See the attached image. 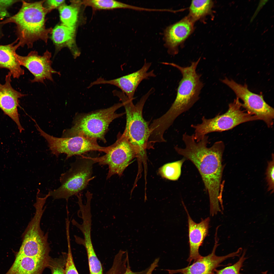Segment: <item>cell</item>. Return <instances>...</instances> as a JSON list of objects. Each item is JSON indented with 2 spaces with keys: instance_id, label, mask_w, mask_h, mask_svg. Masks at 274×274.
Segmentation results:
<instances>
[{
  "instance_id": "obj_1",
  "label": "cell",
  "mask_w": 274,
  "mask_h": 274,
  "mask_svg": "<svg viewBox=\"0 0 274 274\" xmlns=\"http://www.w3.org/2000/svg\"><path fill=\"white\" fill-rule=\"evenodd\" d=\"M182 139L185 148L176 146L175 150L179 155L191 161L199 171L209 194L211 215L221 212L219 202L222 203L220 190L224 167L222 164L225 148L224 142L218 141L208 147V135L197 142L194 134L190 135L186 132L183 134Z\"/></svg>"
},
{
  "instance_id": "obj_2",
  "label": "cell",
  "mask_w": 274,
  "mask_h": 274,
  "mask_svg": "<svg viewBox=\"0 0 274 274\" xmlns=\"http://www.w3.org/2000/svg\"><path fill=\"white\" fill-rule=\"evenodd\" d=\"M200 59L199 58L192 62L190 66L185 67L173 63H162L177 68L182 77L179 83L176 98L169 109L163 115L153 121L154 127L159 132L164 133L179 116L188 110L199 99L203 85L200 79L201 75L196 71Z\"/></svg>"
},
{
  "instance_id": "obj_3",
  "label": "cell",
  "mask_w": 274,
  "mask_h": 274,
  "mask_svg": "<svg viewBox=\"0 0 274 274\" xmlns=\"http://www.w3.org/2000/svg\"><path fill=\"white\" fill-rule=\"evenodd\" d=\"M45 1L30 3L22 1L21 7L16 14L0 22L16 24L19 47L26 45L31 48L35 42L40 40L47 43L53 29L46 28L45 16L50 11L44 6Z\"/></svg>"
},
{
  "instance_id": "obj_4",
  "label": "cell",
  "mask_w": 274,
  "mask_h": 274,
  "mask_svg": "<svg viewBox=\"0 0 274 274\" xmlns=\"http://www.w3.org/2000/svg\"><path fill=\"white\" fill-rule=\"evenodd\" d=\"M155 90L152 88L135 105L133 103V100L129 99L122 91L115 90L113 93L122 101L125 109L126 123L123 133L139 157H144L146 155L149 135V124L143 117V109L146 101Z\"/></svg>"
},
{
  "instance_id": "obj_5",
  "label": "cell",
  "mask_w": 274,
  "mask_h": 274,
  "mask_svg": "<svg viewBox=\"0 0 274 274\" xmlns=\"http://www.w3.org/2000/svg\"><path fill=\"white\" fill-rule=\"evenodd\" d=\"M122 106L123 103H119L106 109L77 115L74 120L73 126L63 131V137L80 136L106 143L105 136L110 124L125 113L116 112Z\"/></svg>"
},
{
  "instance_id": "obj_6",
  "label": "cell",
  "mask_w": 274,
  "mask_h": 274,
  "mask_svg": "<svg viewBox=\"0 0 274 274\" xmlns=\"http://www.w3.org/2000/svg\"><path fill=\"white\" fill-rule=\"evenodd\" d=\"M96 163L95 157L83 156L77 158L69 170L61 175V185L50 191V196L54 199L63 198L67 201L71 197L79 193L94 178L92 177L93 168Z\"/></svg>"
},
{
  "instance_id": "obj_7",
  "label": "cell",
  "mask_w": 274,
  "mask_h": 274,
  "mask_svg": "<svg viewBox=\"0 0 274 274\" xmlns=\"http://www.w3.org/2000/svg\"><path fill=\"white\" fill-rule=\"evenodd\" d=\"M242 103L237 97L229 104L228 109L225 113L211 118L203 116L201 123L191 125L194 130L195 140L198 142L208 133L228 130L241 124L259 120L252 114L242 110Z\"/></svg>"
},
{
  "instance_id": "obj_8",
  "label": "cell",
  "mask_w": 274,
  "mask_h": 274,
  "mask_svg": "<svg viewBox=\"0 0 274 274\" xmlns=\"http://www.w3.org/2000/svg\"><path fill=\"white\" fill-rule=\"evenodd\" d=\"M37 192L36 201L34 204L35 215L28 224L24 234L23 241L16 255L43 257L49 256L50 248L48 242V233L45 234L41 229L40 222L45 207L46 201L50 196L48 193L40 197Z\"/></svg>"
},
{
  "instance_id": "obj_9",
  "label": "cell",
  "mask_w": 274,
  "mask_h": 274,
  "mask_svg": "<svg viewBox=\"0 0 274 274\" xmlns=\"http://www.w3.org/2000/svg\"><path fill=\"white\" fill-rule=\"evenodd\" d=\"M47 141L52 153L58 157L60 154L66 155L67 160L74 155H81L88 152L98 151L105 153L110 146L104 147L99 145L96 139L82 136L58 138L48 134L45 132L41 134Z\"/></svg>"
},
{
  "instance_id": "obj_10",
  "label": "cell",
  "mask_w": 274,
  "mask_h": 274,
  "mask_svg": "<svg viewBox=\"0 0 274 274\" xmlns=\"http://www.w3.org/2000/svg\"><path fill=\"white\" fill-rule=\"evenodd\" d=\"M110 146L105 155L95 157L96 163L108 166L107 180L115 175L121 176L131 160L137 157L135 150L123 133L118 134L116 141Z\"/></svg>"
},
{
  "instance_id": "obj_11",
  "label": "cell",
  "mask_w": 274,
  "mask_h": 274,
  "mask_svg": "<svg viewBox=\"0 0 274 274\" xmlns=\"http://www.w3.org/2000/svg\"><path fill=\"white\" fill-rule=\"evenodd\" d=\"M221 81L234 92L237 97L243 101L242 106L246 111L255 116L259 120L263 121L268 127L272 126L274 109L265 101L262 95L251 92L246 84L241 85L227 78Z\"/></svg>"
},
{
  "instance_id": "obj_12",
  "label": "cell",
  "mask_w": 274,
  "mask_h": 274,
  "mask_svg": "<svg viewBox=\"0 0 274 274\" xmlns=\"http://www.w3.org/2000/svg\"><path fill=\"white\" fill-rule=\"evenodd\" d=\"M15 56L20 65L26 68L33 75L34 78L30 80L31 83H44V80L46 79L53 81V74L60 75L59 72L52 67V62L50 59L51 53L47 50L42 56L39 55L37 51H32L26 56H20L16 53Z\"/></svg>"
},
{
  "instance_id": "obj_13",
  "label": "cell",
  "mask_w": 274,
  "mask_h": 274,
  "mask_svg": "<svg viewBox=\"0 0 274 274\" xmlns=\"http://www.w3.org/2000/svg\"><path fill=\"white\" fill-rule=\"evenodd\" d=\"M151 65V63L145 61L142 67L136 72L112 80H107L99 77L91 82L89 87L102 84L113 85L120 89L129 99L133 100L136 90L141 82L144 80L156 76L153 70L148 72Z\"/></svg>"
},
{
  "instance_id": "obj_14",
  "label": "cell",
  "mask_w": 274,
  "mask_h": 274,
  "mask_svg": "<svg viewBox=\"0 0 274 274\" xmlns=\"http://www.w3.org/2000/svg\"><path fill=\"white\" fill-rule=\"evenodd\" d=\"M215 242L211 253L205 256H201L194 261L190 266L180 269L166 270L169 273L174 274L180 273L182 274H214L215 270L218 267L221 266L220 264L230 258L239 256L242 251V248L227 255L218 256L215 254L216 248L219 245L216 233Z\"/></svg>"
},
{
  "instance_id": "obj_15",
  "label": "cell",
  "mask_w": 274,
  "mask_h": 274,
  "mask_svg": "<svg viewBox=\"0 0 274 274\" xmlns=\"http://www.w3.org/2000/svg\"><path fill=\"white\" fill-rule=\"evenodd\" d=\"M12 74L9 72L6 76L5 83L0 82V109L16 124L20 132L24 130L20 123L18 108L19 98L26 95L14 89L12 87Z\"/></svg>"
},
{
  "instance_id": "obj_16",
  "label": "cell",
  "mask_w": 274,
  "mask_h": 274,
  "mask_svg": "<svg viewBox=\"0 0 274 274\" xmlns=\"http://www.w3.org/2000/svg\"><path fill=\"white\" fill-rule=\"evenodd\" d=\"M188 17L171 25L165 29L164 34L165 45L170 54L178 53L177 47L189 37L193 29V22Z\"/></svg>"
},
{
  "instance_id": "obj_17",
  "label": "cell",
  "mask_w": 274,
  "mask_h": 274,
  "mask_svg": "<svg viewBox=\"0 0 274 274\" xmlns=\"http://www.w3.org/2000/svg\"><path fill=\"white\" fill-rule=\"evenodd\" d=\"M183 206L188 217L190 253L187 261L190 264L193 260L194 262L201 256L199 249L208 233L210 218L208 217L196 223L191 217L184 204Z\"/></svg>"
},
{
  "instance_id": "obj_18",
  "label": "cell",
  "mask_w": 274,
  "mask_h": 274,
  "mask_svg": "<svg viewBox=\"0 0 274 274\" xmlns=\"http://www.w3.org/2000/svg\"><path fill=\"white\" fill-rule=\"evenodd\" d=\"M76 28L68 27L62 23L53 29L52 39L55 45L56 53L66 47L70 50L75 59L79 56L80 53L75 47Z\"/></svg>"
},
{
  "instance_id": "obj_19",
  "label": "cell",
  "mask_w": 274,
  "mask_h": 274,
  "mask_svg": "<svg viewBox=\"0 0 274 274\" xmlns=\"http://www.w3.org/2000/svg\"><path fill=\"white\" fill-rule=\"evenodd\" d=\"M17 39L8 45H0V68H5L9 71L13 78L18 79L24 74L15 56L16 50L19 47Z\"/></svg>"
},
{
  "instance_id": "obj_20",
  "label": "cell",
  "mask_w": 274,
  "mask_h": 274,
  "mask_svg": "<svg viewBox=\"0 0 274 274\" xmlns=\"http://www.w3.org/2000/svg\"><path fill=\"white\" fill-rule=\"evenodd\" d=\"M79 1H71V3L69 5L64 3L58 8L62 24L69 27H76L78 17V6L80 4Z\"/></svg>"
},
{
  "instance_id": "obj_21",
  "label": "cell",
  "mask_w": 274,
  "mask_h": 274,
  "mask_svg": "<svg viewBox=\"0 0 274 274\" xmlns=\"http://www.w3.org/2000/svg\"><path fill=\"white\" fill-rule=\"evenodd\" d=\"M80 4L91 7L94 9H128L138 11H145V8L135 6L113 0H89L80 2Z\"/></svg>"
},
{
  "instance_id": "obj_22",
  "label": "cell",
  "mask_w": 274,
  "mask_h": 274,
  "mask_svg": "<svg viewBox=\"0 0 274 274\" xmlns=\"http://www.w3.org/2000/svg\"><path fill=\"white\" fill-rule=\"evenodd\" d=\"M213 5L211 0H193L190 7L188 17L193 22L199 19L209 13Z\"/></svg>"
},
{
  "instance_id": "obj_23",
  "label": "cell",
  "mask_w": 274,
  "mask_h": 274,
  "mask_svg": "<svg viewBox=\"0 0 274 274\" xmlns=\"http://www.w3.org/2000/svg\"><path fill=\"white\" fill-rule=\"evenodd\" d=\"M186 159L184 158L181 160L164 165L160 169V175L170 180H177L181 176V167Z\"/></svg>"
},
{
  "instance_id": "obj_24",
  "label": "cell",
  "mask_w": 274,
  "mask_h": 274,
  "mask_svg": "<svg viewBox=\"0 0 274 274\" xmlns=\"http://www.w3.org/2000/svg\"><path fill=\"white\" fill-rule=\"evenodd\" d=\"M246 252V250H244L242 256L235 263L232 265L231 264L221 269H216L214 274H242L240 272V270L247 259L245 256Z\"/></svg>"
},
{
  "instance_id": "obj_25",
  "label": "cell",
  "mask_w": 274,
  "mask_h": 274,
  "mask_svg": "<svg viewBox=\"0 0 274 274\" xmlns=\"http://www.w3.org/2000/svg\"><path fill=\"white\" fill-rule=\"evenodd\" d=\"M68 252L65 264V274H79L75 266L72 253L70 235L67 236Z\"/></svg>"
},
{
  "instance_id": "obj_26",
  "label": "cell",
  "mask_w": 274,
  "mask_h": 274,
  "mask_svg": "<svg viewBox=\"0 0 274 274\" xmlns=\"http://www.w3.org/2000/svg\"><path fill=\"white\" fill-rule=\"evenodd\" d=\"M274 155L273 154L272 160L268 162L266 173V180L268 186V191H271V193H273L274 191Z\"/></svg>"
},
{
  "instance_id": "obj_27",
  "label": "cell",
  "mask_w": 274,
  "mask_h": 274,
  "mask_svg": "<svg viewBox=\"0 0 274 274\" xmlns=\"http://www.w3.org/2000/svg\"><path fill=\"white\" fill-rule=\"evenodd\" d=\"M124 272L121 264L118 261H114L111 268L106 274H123Z\"/></svg>"
},
{
  "instance_id": "obj_28",
  "label": "cell",
  "mask_w": 274,
  "mask_h": 274,
  "mask_svg": "<svg viewBox=\"0 0 274 274\" xmlns=\"http://www.w3.org/2000/svg\"><path fill=\"white\" fill-rule=\"evenodd\" d=\"M65 0H51L45 1L44 3V7L50 11L53 9L59 8L61 5L65 3Z\"/></svg>"
},
{
  "instance_id": "obj_29",
  "label": "cell",
  "mask_w": 274,
  "mask_h": 274,
  "mask_svg": "<svg viewBox=\"0 0 274 274\" xmlns=\"http://www.w3.org/2000/svg\"><path fill=\"white\" fill-rule=\"evenodd\" d=\"M129 260L127 262L126 270L124 274H146L148 270L149 267L144 270L138 272H133L131 269L130 266Z\"/></svg>"
},
{
  "instance_id": "obj_30",
  "label": "cell",
  "mask_w": 274,
  "mask_h": 274,
  "mask_svg": "<svg viewBox=\"0 0 274 274\" xmlns=\"http://www.w3.org/2000/svg\"><path fill=\"white\" fill-rule=\"evenodd\" d=\"M16 1H18L14 0L0 1V15L2 10H4L3 9H4L7 8L16 2Z\"/></svg>"
},
{
  "instance_id": "obj_31",
  "label": "cell",
  "mask_w": 274,
  "mask_h": 274,
  "mask_svg": "<svg viewBox=\"0 0 274 274\" xmlns=\"http://www.w3.org/2000/svg\"><path fill=\"white\" fill-rule=\"evenodd\" d=\"M52 274H65L62 267L58 264L52 265Z\"/></svg>"
},
{
  "instance_id": "obj_32",
  "label": "cell",
  "mask_w": 274,
  "mask_h": 274,
  "mask_svg": "<svg viewBox=\"0 0 274 274\" xmlns=\"http://www.w3.org/2000/svg\"><path fill=\"white\" fill-rule=\"evenodd\" d=\"M268 1L267 0H261L260 1L257 8L251 19L250 22H252L253 21L260 10Z\"/></svg>"
},
{
  "instance_id": "obj_33",
  "label": "cell",
  "mask_w": 274,
  "mask_h": 274,
  "mask_svg": "<svg viewBox=\"0 0 274 274\" xmlns=\"http://www.w3.org/2000/svg\"><path fill=\"white\" fill-rule=\"evenodd\" d=\"M267 271H266L262 272V274H267Z\"/></svg>"
},
{
  "instance_id": "obj_34",
  "label": "cell",
  "mask_w": 274,
  "mask_h": 274,
  "mask_svg": "<svg viewBox=\"0 0 274 274\" xmlns=\"http://www.w3.org/2000/svg\"></svg>"
}]
</instances>
